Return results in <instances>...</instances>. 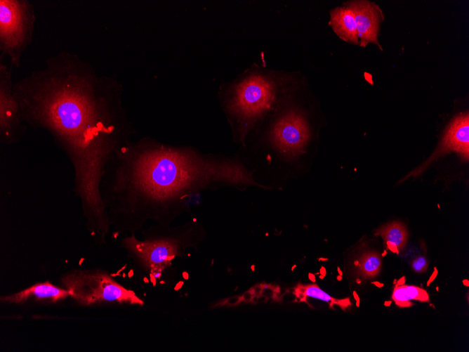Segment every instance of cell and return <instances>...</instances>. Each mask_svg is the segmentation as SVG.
Returning <instances> with one entry per match:
<instances>
[{
  "label": "cell",
  "instance_id": "obj_2",
  "mask_svg": "<svg viewBox=\"0 0 469 352\" xmlns=\"http://www.w3.org/2000/svg\"><path fill=\"white\" fill-rule=\"evenodd\" d=\"M259 185L236 159H218L187 148L144 138L127 143L108 162L100 192L110 226L118 235L135 234L152 220L162 226L189 210L204 190Z\"/></svg>",
  "mask_w": 469,
  "mask_h": 352
},
{
  "label": "cell",
  "instance_id": "obj_12",
  "mask_svg": "<svg viewBox=\"0 0 469 352\" xmlns=\"http://www.w3.org/2000/svg\"><path fill=\"white\" fill-rule=\"evenodd\" d=\"M330 25L343 40L352 44L359 43L355 17L348 6L336 8L331 11Z\"/></svg>",
  "mask_w": 469,
  "mask_h": 352
},
{
  "label": "cell",
  "instance_id": "obj_15",
  "mask_svg": "<svg viewBox=\"0 0 469 352\" xmlns=\"http://www.w3.org/2000/svg\"><path fill=\"white\" fill-rule=\"evenodd\" d=\"M402 279L395 284L392 298L396 305L401 308L411 306L414 304L411 300L422 302L429 301L428 292L419 287L402 284Z\"/></svg>",
  "mask_w": 469,
  "mask_h": 352
},
{
  "label": "cell",
  "instance_id": "obj_7",
  "mask_svg": "<svg viewBox=\"0 0 469 352\" xmlns=\"http://www.w3.org/2000/svg\"><path fill=\"white\" fill-rule=\"evenodd\" d=\"M11 68L0 65V140L5 144L19 143L27 126L13 92Z\"/></svg>",
  "mask_w": 469,
  "mask_h": 352
},
{
  "label": "cell",
  "instance_id": "obj_14",
  "mask_svg": "<svg viewBox=\"0 0 469 352\" xmlns=\"http://www.w3.org/2000/svg\"><path fill=\"white\" fill-rule=\"evenodd\" d=\"M383 240L386 249L392 253H399L406 246L408 233L404 224L393 222L385 225L376 231Z\"/></svg>",
  "mask_w": 469,
  "mask_h": 352
},
{
  "label": "cell",
  "instance_id": "obj_1",
  "mask_svg": "<svg viewBox=\"0 0 469 352\" xmlns=\"http://www.w3.org/2000/svg\"><path fill=\"white\" fill-rule=\"evenodd\" d=\"M13 92L26 126L46 131L68 157L87 229L96 243H105L110 223L101 181L130 133L117 97L91 64L65 51L13 83Z\"/></svg>",
  "mask_w": 469,
  "mask_h": 352
},
{
  "label": "cell",
  "instance_id": "obj_5",
  "mask_svg": "<svg viewBox=\"0 0 469 352\" xmlns=\"http://www.w3.org/2000/svg\"><path fill=\"white\" fill-rule=\"evenodd\" d=\"M34 20L28 1H0V48L12 65L19 67L22 55L32 41Z\"/></svg>",
  "mask_w": 469,
  "mask_h": 352
},
{
  "label": "cell",
  "instance_id": "obj_10",
  "mask_svg": "<svg viewBox=\"0 0 469 352\" xmlns=\"http://www.w3.org/2000/svg\"><path fill=\"white\" fill-rule=\"evenodd\" d=\"M346 6L353 13L360 45L364 47L369 43H374L379 46L377 37L383 19L379 7L366 1H351Z\"/></svg>",
  "mask_w": 469,
  "mask_h": 352
},
{
  "label": "cell",
  "instance_id": "obj_17",
  "mask_svg": "<svg viewBox=\"0 0 469 352\" xmlns=\"http://www.w3.org/2000/svg\"><path fill=\"white\" fill-rule=\"evenodd\" d=\"M411 265L415 272L423 273L427 269L428 261L425 256H418L412 261Z\"/></svg>",
  "mask_w": 469,
  "mask_h": 352
},
{
  "label": "cell",
  "instance_id": "obj_3",
  "mask_svg": "<svg viewBox=\"0 0 469 352\" xmlns=\"http://www.w3.org/2000/svg\"><path fill=\"white\" fill-rule=\"evenodd\" d=\"M144 240L135 234L126 235L121 245L138 266H142L154 282L177 257L185 255L189 248H197L204 231L195 219L176 227L157 224L143 231Z\"/></svg>",
  "mask_w": 469,
  "mask_h": 352
},
{
  "label": "cell",
  "instance_id": "obj_16",
  "mask_svg": "<svg viewBox=\"0 0 469 352\" xmlns=\"http://www.w3.org/2000/svg\"><path fill=\"white\" fill-rule=\"evenodd\" d=\"M382 260L374 251L364 252L355 261L356 273L362 278H374L380 273Z\"/></svg>",
  "mask_w": 469,
  "mask_h": 352
},
{
  "label": "cell",
  "instance_id": "obj_13",
  "mask_svg": "<svg viewBox=\"0 0 469 352\" xmlns=\"http://www.w3.org/2000/svg\"><path fill=\"white\" fill-rule=\"evenodd\" d=\"M291 291L296 297L295 301L308 303V298H313L328 303L331 308H334V306H337L344 311L352 306V302L349 297L345 299L333 298L315 283H298L292 288Z\"/></svg>",
  "mask_w": 469,
  "mask_h": 352
},
{
  "label": "cell",
  "instance_id": "obj_4",
  "mask_svg": "<svg viewBox=\"0 0 469 352\" xmlns=\"http://www.w3.org/2000/svg\"><path fill=\"white\" fill-rule=\"evenodd\" d=\"M61 282L70 296L81 305L103 302L144 305L134 291L124 287L104 271L77 270L66 273Z\"/></svg>",
  "mask_w": 469,
  "mask_h": 352
},
{
  "label": "cell",
  "instance_id": "obj_9",
  "mask_svg": "<svg viewBox=\"0 0 469 352\" xmlns=\"http://www.w3.org/2000/svg\"><path fill=\"white\" fill-rule=\"evenodd\" d=\"M452 151L460 155L464 160H468L469 158L468 113L457 116L449 124L440 146L425 164L428 166L440 155Z\"/></svg>",
  "mask_w": 469,
  "mask_h": 352
},
{
  "label": "cell",
  "instance_id": "obj_11",
  "mask_svg": "<svg viewBox=\"0 0 469 352\" xmlns=\"http://www.w3.org/2000/svg\"><path fill=\"white\" fill-rule=\"evenodd\" d=\"M70 296L67 289L58 287L49 282H39L17 293L1 296V301L8 304H22L29 299L55 302Z\"/></svg>",
  "mask_w": 469,
  "mask_h": 352
},
{
  "label": "cell",
  "instance_id": "obj_8",
  "mask_svg": "<svg viewBox=\"0 0 469 352\" xmlns=\"http://www.w3.org/2000/svg\"><path fill=\"white\" fill-rule=\"evenodd\" d=\"M310 137L308 126L304 118L296 112L282 116L271 132L274 145L287 156L302 152Z\"/></svg>",
  "mask_w": 469,
  "mask_h": 352
},
{
  "label": "cell",
  "instance_id": "obj_6",
  "mask_svg": "<svg viewBox=\"0 0 469 352\" xmlns=\"http://www.w3.org/2000/svg\"><path fill=\"white\" fill-rule=\"evenodd\" d=\"M274 98L273 84L264 77L251 76L238 85L228 107L237 119L243 136L250 125L270 108Z\"/></svg>",
  "mask_w": 469,
  "mask_h": 352
},
{
  "label": "cell",
  "instance_id": "obj_18",
  "mask_svg": "<svg viewBox=\"0 0 469 352\" xmlns=\"http://www.w3.org/2000/svg\"><path fill=\"white\" fill-rule=\"evenodd\" d=\"M437 273L436 268H435V272H434V273H433V275H432V279H430V280L428 281V282H429L430 280H432L435 278V277L436 276Z\"/></svg>",
  "mask_w": 469,
  "mask_h": 352
}]
</instances>
